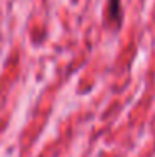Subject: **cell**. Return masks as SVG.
<instances>
[{
  "label": "cell",
  "mask_w": 155,
  "mask_h": 157,
  "mask_svg": "<svg viewBox=\"0 0 155 157\" xmlns=\"http://www.w3.org/2000/svg\"><path fill=\"white\" fill-rule=\"evenodd\" d=\"M109 12L113 20L119 24L120 22V0H109Z\"/></svg>",
  "instance_id": "cell-1"
}]
</instances>
